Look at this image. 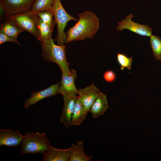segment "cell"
<instances>
[{
	"instance_id": "obj_18",
	"label": "cell",
	"mask_w": 161,
	"mask_h": 161,
	"mask_svg": "<svg viewBox=\"0 0 161 161\" xmlns=\"http://www.w3.org/2000/svg\"><path fill=\"white\" fill-rule=\"evenodd\" d=\"M54 0H35L31 11L34 14L41 11L52 10Z\"/></svg>"
},
{
	"instance_id": "obj_12",
	"label": "cell",
	"mask_w": 161,
	"mask_h": 161,
	"mask_svg": "<svg viewBox=\"0 0 161 161\" xmlns=\"http://www.w3.org/2000/svg\"><path fill=\"white\" fill-rule=\"evenodd\" d=\"M71 154L70 147L66 149L56 148L49 145L48 149L42 153V161H70Z\"/></svg>"
},
{
	"instance_id": "obj_20",
	"label": "cell",
	"mask_w": 161,
	"mask_h": 161,
	"mask_svg": "<svg viewBox=\"0 0 161 161\" xmlns=\"http://www.w3.org/2000/svg\"><path fill=\"white\" fill-rule=\"evenodd\" d=\"M150 44L154 58L161 61V38L152 35L150 37Z\"/></svg>"
},
{
	"instance_id": "obj_9",
	"label": "cell",
	"mask_w": 161,
	"mask_h": 161,
	"mask_svg": "<svg viewBox=\"0 0 161 161\" xmlns=\"http://www.w3.org/2000/svg\"><path fill=\"white\" fill-rule=\"evenodd\" d=\"M60 83V82H58L43 90L32 92L30 97L25 100L24 105V108L28 109L30 106L36 104L40 100L57 95Z\"/></svg>"
},
{
	"instance_id": "obj_1",
	"label": "cell",
	"mask_w": 161,
	"mask_h": 161,
	"mask_svg": "<svg viewBox=\"0 0 161 161\" xmlns=\"http://www.w3.org/2000/svg\"><path fill=\"white\" fill-rule=\"evenodd\" d=\"M78 16L77 22L65 33L67 38L65 44L72 41L92 39L99 29V20L93 12L86 10Z\"/></svg>"
},
{
	"instance_id": "obj_8",
	"label": "cell",
	"mask_w": 161,
	"mask_h": 161,
	"mask_svg": "<svg viewBox=\"0 0 161 161\" xmlns=\"http://www.w3.org/2000/svg\"><path fill=\"white\" fill-rule=\"evenodd\" d=\"M77 95L73 93L63 95L64 104L60 120L66 128L71 126L72 117L76 103Z\"/></svg>"
},
{
	"instance_id": "obj_21",
	"label": "cell",
	"mask_w": 161,
	"mask_h": 161,
	"mask_svg": "<svg viewBox=\"0 0 161 161\" xmlns=\"http://www.w3.org/2000/svg\"><path fill=\"white\" fill-rule=\"evenodd\" d=\"M35 14L41 19L43 22L47 24L50 28L53 29L56 22L55 20H53V19L54 14L52 10L40 11Z\"/></svg>"
},
{
	"instance_id": "obj_23",
	"label": "cell",
	"mask_w": 161,
	"mask_h": 161,
	"mask_svg": "<svg viewBox=\"0 0 161 161\" xmlns=\"http://www.w3.org/2000/svg\"><path fill=\"white\" fill-rule=\"evenodd\" d=\"M103 77L105 80L109 83L114 81L116 79L115 73L112 70L106 71L103 74Z\"/></svg>"
},
{
	"instance_id": "obj_6",
	"label": "cell",
	"mask_w": 161,
	"mask_h": 161,
	"mask_svg": "<svg viewBox=\"0 0 161 161\" xmlns=\"http://www.w3.org/2000/svg\"><path fill=\"white\" fill-rule=\"evenodd\" d=\"M35 0H0L1 12L5 19L31 10Z\"/></svg>"
},
{
	"instance_id": "obj_13",
	"label": "cell",
	"mask_w": 161,
	"mask_h": 161,
	"mask_svg": "<svg viewBox=\"0 0 161 161\" xmlns=\"http://www.w3.org/2000/svg\"><path fill=\"white\" fill-rule=\"evenodd\" d=\"M76 76V71L74 69L70 70L69 75L62 74L58 94H61L63 96L73 93L78 95V89L75 84Z\"/></svg>"
},
{
	"instance_id": "obj_17",
	"label": "cell",
	"mask_w": 161,
	"mask_h": 161,
	"mask_svg": "<svg viewBox=\"0 0 161 161\" xmlns=\"http://www.w3.org/2000/svg\"><path fill=\"white\" fill-rule=\"evenodd\" d=\"M71 154L70 161H91L92 156H88L84 152L83 143L81 140L78 141L76 145L72 144L70 146Z\"/></svg>"
},
{
	"instance_id": "obj_11",
	"label": "cell",
	"mask_w": 161,
	"mask_h": 161,
	"mask_svg": "<svg viewBox=\"0 0 161 161\" xmlns=\"http://www.w3.org/2000/svg\"><path fill=\"white\" fill-rule=\"evenodd\" d=\"M101 92L94 83L83 89H78V95L88 112H89L91 106Z\"/></svg>"
},
{
	"instance_id": "obj_2",
	"label": "cell",
	"mask_w": 161,
	"mask_h": 161,
	"mask_svg": "<svg viewBox=\"0 0 161 161\" xmlns=\"http://www.w3.org/2000/svg\"><path fill=\"white\" fill-rule=\"evenodd\" d=\"M41 43L43 58L46 61L56 63L60 67L62 74L69 75L70 64L66 61L65 46L55 44L52 38Z\"/></svg>"
},
{
	"instance_id": "obj_22",
	"label": "cell",
	"mask_w": 161,
	"mask_h": 161,
	"mask_svg": "<svg viewBox=\"0 0 161 161\" xmlns=\"http://www.w3.org/2000/svg\"><path fill=\"white\" fill-rule=\"evenodd\" d=\"M117 62L120 66V69L123 70L126 68L128 70L131 69V63L133 59L131 57L129 58L125 55L118 53L117 55Z\"/></svg>"
},
{
	"instance_id": "obj_3",
	"label": "cell",
	"mask_w": 161,
	"mask_h": 161,
	"mask_svg": "<svg viewBox=\"0 0 161 161\" xmlns=\"http://www.w3.org/2000/svg\"><path fill=\"white\" fill-rule=\"evenodd\" d=\"M50 141L44 132L26 133L21 143V154L43 153L48 148Z\"/></svg>"
},
{
	"instance_id": "obj_19",
	"label": "cell",
	"mask_w": 161,
	"mask_h": 161,
	"mask_svg": "<svg viewBox=\"0 0 161 161\" xmlns=\"http://www.w3.org/2000/svg\"><path fill=\"white\" fill-rule=\"evenodd\" d=\"M38 26L40 37L39 41L41 42L47 41L52 38L53 29L43 22L39 17Z\"/></svg>"
},
{
	"instance_id": "obj_14",
	"label": "cell",
	"mask_w": 161,
	"mask_h": 161,
	"mask_svg": "<svg viewBox=\"0 0 161 161\" xmlns=\"http://www.w3.org/2000/svg\"><path fill=\"white\" fill-rule=\"evenodd\" d=\"M108 108L106 96L101 92L91 106L89 112L93 118H96L103 115Z\"/></svg>"
},
{
	"instance_id": "obj_10",
	"label": "cell",
	"mask_w": 161,
	"mask_h": 161,
	"mask_svg": "<svg viewBox=\"0 0 161 161\" xmlns=\"http://www.w3.org/2000/svg\"><path fill=\"white\" fill-rule=\"evenodd\" d=\"M24 137L18 130L2 129L0 130V146L16 147L22 143Z\"/></svg>"
},
{
	"instance_id": "obj_5",
	"label": "cell",
	"mask_w": 161,
	"mask_h": 161,
	"mask_svg": "<svg viewBox=\"0 0 161 161\" xmlns=\"http://www.w3.org/2000/svg\"><path fill=\"white\" fill-rule=\"evenodd\" d=\"M10 17L15 21L20 28L31 33L40 40L38 26L39 17L32 13L31 10Z\"/></svg>"
},
{
	"instance_id": "obj_7",
	"label": "cell",
	"mask_w": 161,
	"mask_h": 161,
	"mask_svg": "<svg viewBox=\"0 0 161 161\" xmlns=\"http://www.w3.org/2000/svg\"><path fill=\"white\" fill-rule=\"evenodd\" d=\"M133 16L132 13L126 16V18L118 22V25L116 27L117 31H122L126 29L142 36L150 37L152 35V29L148 25H142L133 21L131 19Z\"/></svg>"
},
{
	"instance_id": "obj_24",
	"label": "cell",
	"mask_w": 161,
	"mask_h": 161,
	"mask_svg": "<svg viewBox=\"0 0 161 161\" xmlns=\"http://www.w3.org/2000/svg\"><path fill=\"white\" fill-rule=\"evenodd\" d=\"M7 42H15L18 45H21L17 40L15 39L6 35L3 32H0V44Z\"/></svg>"
},
{
	"instance_id": "obj_15",
	"label": "cell",
	"mask_w": 161,
	"mask_h": 161,
	"mask_svg": "<svg viewBox=\"0 0 161 161\" xmlns=\"http://www.w3.org/2000/svg\"><path fill=\"white\" fill-rule=\"evenodd\" d=\"M24 31L10 17L5 19L1 24L0 32L16 40L18 35Z\"/></svg>"
},
{
	"instance_id": "obj_4",
	"label": "cell",
	"mask_w": 161,
	"mask_h": 161,
	"mask_svg": "<svg viewBox=\"0 0 161 161\" xmlns=\"http://www.w3.org/2000/svg\"><path fill=\"white\" fill-rule=\"evenodd\" d=\"M52 10L57 27V35L55 40L58 45H64V43L66 44L67 40L64 30L67 22L71 20L78 21V19L72 16L66 12L61 0H54Z\"/></svg>"
},
{
	"instance_id": "obj_16",
	"label": "cell",
	"mask_w": 161,
	"mask_h": 161,
	"mask_svg": "<svg viewBox=\"0 0 161 161\" xmlns=\"http://www.w3.org/2000/svg\"><path fill=\"white\" fill-rule=\"evenodd\" d=\"M87 112L80 97L77 96L72 117L71 125H80L85 119Z\"/></svg>"
}]
</instances>
